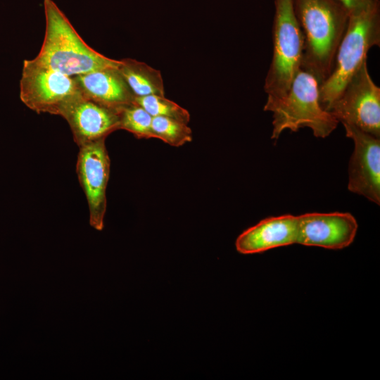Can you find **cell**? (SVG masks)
Returning a JSON list of instances; mask_svg holds the SVG:
<instances>
[{
	"label": "cell",
	"mask_w": 380,
	"mask_h": 380,
	"mask_svg": "<svg viewBox=\"0 0 380 380\" xmlns=\"http://www.w3.org/2000/svg\"><path fill=\"white\" fill-rule=\"evenodd\" d=\"M293 7L304 41L300 68L319 86L331 72L350 15L336 0H293Z\"/></svg>",
	"instance_id": "cell-1"
},
{
	"label": "cell",
	"mask_w": 380,
	"mask_h": 380,
	"mask_svg": "<svg viewBox=\"0 0 380 380\" xmlns=\"http://www.w3.org/2000/svg\"><path fill=\"white\" fill-rule=\"evenodd\" d=\"M44 8L45 34L34 62L70 77L119 67L120 60L102 55L82 39L54 1L44 0Z\"/></svg>",
	"instance_id": "cell-2"
},
{
	"label": "cell",
	"mask_w": 380,
	"mask_h": 380,
	"mask_svg": "<svg viewBox=\"0 0 380 380\" xmlns=\"http://www.w3.org/2000/svg\"><path fill=\"white\" fill-rule=\"evenodd\" d=\"M265 111L272 113L271 139L277 140L286 129L297 132L312 129L315 137L325 138L336 128L338 120L319 102V83L309 72L301 68L290 88L281 97L267 101Z\"/></svg>",
	"instance_id": "cell-3"
},
{
	"label": "cell",
	"mask_w": 380,
	"mask_h": 380,
	"mask_svg": "<svg viewBox=\"0 0 380 380\" xmlns=\"http://www.w3.org/2000/svg\"><path fill=\"white\" fill-rule=\"evenodd\" d=\"M380 46V4L350 15L329 76L319 86V102L327 111L361 65L369 49Z\"/></svg>",
	"instance_id": "cell-4"
},
{
	"label": "cell",
	"mask_w": 380,
	"mask_h": 380,
	"mask_svg": "<svg viewBox=\"0 0 380 380\" xmlns=\"http://www.w3.org/2000/svg\"><path fill=\"white\" fill-rule=\"evenodd\" d=\"M272 44V61L264 84L267 101L283 96L300 68L304 41L293 0H274Z\"/></svg>",
	"instance_id": "cell-5"
},
{
	"label": "cell",
	"mask_w": 380,
	"mask_h": 380,
	"mask_svg": "<svg viewBox=\"0 0 380 380\" xmlns=\"http://www.w3.org/2000/svg\"><path fill=\"white\" fill-rule=\"evenodd\" d=\"M82 96L74 77L32 60H25L20 80V98L30 109L61 115Z\"/></svg>",
	"instance_id": "cell-6"
},
{
	"label": "cell",
	"mask_w": 380,
	"mask_h": 380,
	"mask_svg": "<svg viewBox=\"0 0 380 380\" xmlns=\"http://www.w3.org/2000/svg\"><path fill=\"white\" fill-rule=\"evenodd\" d=\"M337 120L380 138V88L367 61L353 75L328 110Z\"/></svg>",
	"instance_id": "cell-7"
},
{
	"label": "cell",
	"mask_w": 380,
	"mask_h": 380,
	"mask_svg": "<svg viewBox=\"0 0 380 380\" xmlns=\"http://www.w3.org/2000/svg\"><path fill=\"white\" fill-rule=\"evenodd\" d=\"M105 139H101L79 146L76 168L88 203L89 224L99 231L104 227L106 193L110 165Z\"/></svg>",
	"instance_id": "cell-8"
},
{
	"label": "cell",
	"mask_w": 380,
	"mask_h": 380,
	"mask_svg": "<svg viewBox=\"0 0 380 380\" xmlns=\"http://www.w3.org/2000/svg\"><path fill=\"white\" fill-rule=\"evenodd\" d=\"M354 143L348 164V189L376 205L380 204V138L357 127L342 123Z\"/></svg>",
	"instance_id": "cell-9"
},
{
	"label": "cell",
	"mask_w": 380,
	"mask_h": 380,
	"mask_svg": "<svg viewBox=\"0 0 380 380\" xmlns=\"http://www.w3.org/2000/svg\"><path fill=\"white\" fill-rule=\"evenodd\" d=\"M358 228L349 213H309L298 216L296 243L339 250L349 246Z\"/></svg>",
	"instance_id": "cell-10"
},
{
	"label": "cell",
	"mask_w": 380,
	"mask_h": 380,
	"mask_svg": "<svg viewBox=\"0 0 380 380\" xmlns=\"http://www.w3.org/2000/svg\"><path fill=\"white\" fill-rule=\"evenodd\" d=\"M61 116L69 124L75 141L79 146L106 139L108 134L120 129L119 110L83 96L72 103Z\"/></svg>",
	"instance_id": "cell-11"
},
{
	"label": "cell",
	"mask_w": 380,
	"mask_h": 380,
	"mask_svg": "<svg viewBox=\"0 0 380 380\" xmlns=\"http://www.w3.org/2000/svg\"><path fill=\"white\" fill-rule=\"evenodd\" d=\"M298 216L284 215L261 220L236 239L235 246L241 254H254L296 243Z\"/></svg>",
	"instance_id": "cell-12"
},
{
	"label": "cell",
	"mask_w": 380,
	"mask_h": 380,
	"mask_svg": "<svg viewBox=\"0 0 380 380\" xmlns=\"http://www.w3.org/2000/svg\"><path fill=\"white\" fill-rule=\"evenodd\" d=\"M118 68H104L75 76L82 96L117 110L133 103L135 96Z\"/></svg>",
	"instance_id": "cell-13"
},
{
	"label": "cell",
	"mask_w": 380,
	"mask_h": 380,
	"mask_svg": "<svg viewBox=\"0 0 380 380\" xmlns=\"http://www.w3.org/2000/svg\"><path fill=\"white\" fill-rule=\"evenodd\" d=\"M120 61L118 69L135 97L164 96L163 81L159 70L134 59Z\"/></svg>",
	"instance_id": "cell-14"
},
{
	"label": "cell",
	"mask_w": 380,
	"mask_h": 380,
	"mask_svg": "<svg viewBox=\"0 0 380 380\" xmlns=\"http://www.w3.org/2000/svg\"><path fill=\"white\" fill-rule=\"evenodd\" d=\"M153 138L160 139L172 146H180L192 140V132L187 124L161 117H153Z\"/></svg>",
	"instance_id": "cell-15"
},
{
	"label": "cell",
	"mask_w": 380,
	"mask_h": 380,
	"mask_svg": "<svg viewBox=\"0 0 380 380\" xmlns=\"http://www.w3.org/2000/svg\"><path fill=\"white\" fill-rule=\"evenodd\" d=\"M120 129L132 133L137 138H153V116L134 102L119 110Z\"/></svg>",
	"instance_id": "cell-16"
},
{
	"label": "cell",
	"mask_w": 380,
	"mask_h": 380,
	"mask_svg": "<svg viewBox=\"0 0 380 380\" xmlns=\"http://www.w3.org/2000/svg\"><path fill=\"white\" fill-rule=\"evenodd\" d=\"M134 102L144 108L151 115L172 118L188 124L190 120L189 112L177 103L164 96L148 95L134 97Z\"/></svg>",
	"instance_id": "cell-17"
},
{
	"label": "cell",
	"mask_w": 380,
	"mask_h": 380,
	"mask_svg": "<svg viewBox=\"0 0 380 380\" xmlns=\"http://www.w3.org/2000/svg\"><path fill=\"white\" fill-rule=\"evenodd\" d=\"M348 10L349 15L362 13L379 4V0H336Z\"/></svg>",
	"instance_id": "cell-18"
}]
</instances>
